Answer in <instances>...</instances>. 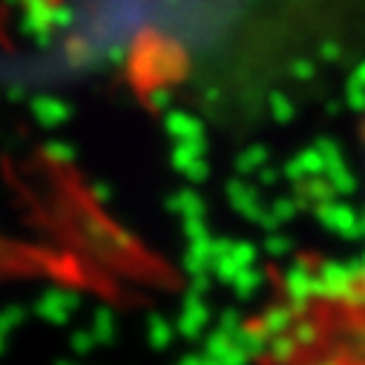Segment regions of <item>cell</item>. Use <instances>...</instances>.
I'll use <instances>...</instances> for the list:
<instances>
[{
	"label": "cell",
	"instance_id": "1",
	"mask_svg": "<svg viewBox=\"0 0 365 365\" xmlns=\"http://www.w3.org/2000/svg\"><path fill=\"white\" fill-rule=\"evenodd\" d=\"M253 365H365V270L302 264L250 322Z\"/></svg>",
	"mask_w": 365,
	"mask_h": 365
}]
</instances>
